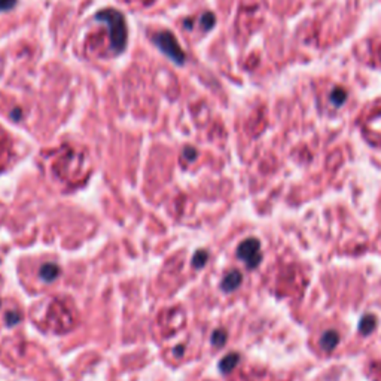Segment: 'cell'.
I'll return each mask as SVG.
<instances>
[{"mask_svg":"<svg viewBox=\"0 0 381 381\" xmlns=\"http://www.w3.org/2000/svg\"><path fill=\"white\" fill-rule=\"evenodd\" d=\"M95 21L107 29V55H118L127 45V25L122 13L115 9H105L95 16Z\"/></svg>","mask_w":381,"mask_h":381,"instance_id":"cell-1","label":"cell"},{"mask_svg":"<svg viewBox=\"0 0 381 381\" xmlns=\"http://www.w3.org/2000/svg\"><path fill=\"white\" fill-rule=\"evenodd\" d=\"M153 44L157 45L168 59L175 61L176 64H183L185 61V52L180 49V45L177 44L176 37L170 32H157L152 37Z\"/></svg>","mask_w":381,"mask_h":381,"instance_id":"cell-2","label":"cell"},{"mask_svg":"<svg viewBox=\"0 0 381 381\" xmlns=\"http://www.w3.org/2000/svg\"><path fill=\"white\" fill-rule=\"evenodd\" d=\"M238 258L245 261L249 270H253L261 264L262 255H261V243L257 238H247L238 246L237 249Z\"/></svg>","mask_w":381,"mask_h":381,"instance_id":"cell-3","label":"cell"},{"mask_svg":"<svg viewBox=\"0 0 381 381\" xmlns=\"http://www.w3.org/2000/svg\"><path fill=\"white\" fill-rule=\"evenodd\" d=\"M378 130H381V109L371 112V115L366 118V125H365V133L371 136V139H374Z\"/></svg>","mask_w":381,"mask_h":381,"instance_id":"cell-4","label":"cell"},{"mask_svg":"<svg viewBox=\"0 0 381 381\" xmlns=\"http://www.w3.org/2000/svg\"><path fill=\"white\" fill-rule=\"evenodd\" d=\"M338 343H340V335H338V332L335 331H327L323 335H322V340H320V347L324 350V351H332Z\"/></svg>","mask_w":381,"mask_h":381,"instance_id":"cell-5","label":"cell"},{"mask_svg":"<svg viewBox=\"0 0 381 381\" xmlns=\"http://www.w3.org/2000/svg\"><path fill=\"white\" fill-rule=\"evenodd\" d=\"M240 285H242V274H240L238 271H231L230 274L225 276V279L222 281V289L227 291V292H233Z\"/></svg>","mask_w":381,"mask_h":381,"instance_id":"cell-6","label":"cell"},{"mask_svg":"<svg viewBox=\"0 0 381 381\" xmlns=\"http://www.w3.org/2000/svg\"><path fill=\"white\" fill-rule=\"evenodd\" d=\"M59 274H60L59 266L54 265V264H45L40 270V277L44 279L45 281H54L55 279L59 277Z\"/></svg>","mask_w":381,"mask_h":381,"instance_id":"cell-7","label":"cell"},{"mask_svg":"<svg viewBox=\"0 0 381 381\" xmlns=\"http://www.w3.org/2000/svg\"><path fill=\"white\" fill-rule=\"evenodd\" d=\"M375 324H377V320L373 315H366L362 320H361V332L363 335H368L374 331L375 328Z\"/></svg>","mask_w":381,"mask_h":381,"instance_id":"cell-8","label":"cell"},{"mask_svg":"<svg viewBox=\"0 0 381 381\" xmlns=\"http://www.w3.org/2000/svg\"><path fill=\"white\" fill-rule=\"evenodd\" d=\"M237 362H238V356L237 355H228L227 358L222 359V362H221V370L223 373H230L234 368Z\"/></svg>","mask_w":381,"mask_h":381,"instance_id":"cell-9","label":"cell"},{"mask_svg":"<svg viewBox=\"0 0 381 381\" xmlns=\"http://www.w3.org/2000/svg\"><path fill=\"white\" fill-rule=\"evenodd\" d=\"M215 24V17L211 16V13H204V16L201 17V25H203V29L204 30H210L211 27H213Z\"/></svg>","mask_w":381,"mask_h":381,"instance_id":"cell-10","label":"cell"},{"mask_svg":"<svg viewBox=\"0 0 381 381\" xmlns=\"http://www.w3.org/2000/svg\"><path fill=\"white\" fill-rule=\"evenodd\" d=\"M206 262H207V253L203 252V250L197 253L195 258H194V265H195L197 268H201Z\"/></svg>","mask_w":381,"mask_h":381,"instance_id":"cell-11","label":"cell"},{"mask_svg":"<svg viewBox=\"0 0 381 381\" xmlns=\"http://www.w3.org/2000/svg\"><path fill=\"white\" fill-rule=\"evenodd\" d=\"M225 340H227V335H225L223 331H216L213 334V344L216 346H223L225 344Z\"/></svg>","mask_w":381,"mask_h":381,"instance_id":"cell-12","label":"cell"},{"mask_svg":"<svg viewBox=\"0 0 381 381\" xmlns=\"http://www.w3.org/2000/svg\"><path fill=\"white\" fill-rule=\"evenodd\" d=\"M17 0H0V12L2 11H9L16 6Z\"/></svg>","mask_w":381,"mask_h":381,"instance_id":"cell-13","label":"cell"},{"mask_svg":"<svg viewBox=\"0 0 381 381\" xmlns=\"http://www.w3.org/2000/svg\"><path fill=\"white\" fill-rule=\"evenodd\" d=\"M125 2H129V4H134V5H139V6H146V5L153 4L155 0H125Z\"/></svg>","mask_w":381,"mask_h":381,"instance_id":"cell-14","label":"cell"}]
</instances>
